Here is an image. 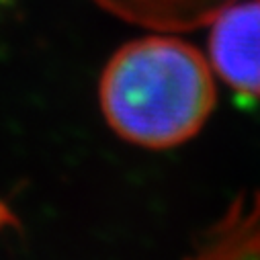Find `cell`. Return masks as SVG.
Masks as SVG:
<instances>
[{
    "label": "cell",
    "mask_w": 260,
    "mask_h": 260,
    "mask_svg": "<svg viewBox=\"0 0 260 260\" xmlns=\"http://www.w3.org/2000/svg\"><path fill=\"white\" fill-rule=\"evenodd\" d=\"M101 107L113 132L127 142L154 150L182 144L215 107L211 66L178 37H140L109 59Z\"/></svg>",
    "instance_id": "cell-1"
},
{
    "label": "cell",
    "mask_w": 260,
    "mask_h": 260,
    "mask_svg": "<svg viewBox=\"0 0 260 260\" xmlns=\"http://www.w3.org/2000/svg\"><path fill=\"white\" fill-rule=\"evenodd\" d=\"M209 25L211 68L236 92L260 99V0H234Z\"/></svg>",
    "instance_id": "cell-2"
},
{
    "label": "cell",
    "mask_w": 260,
    "mask_h": 260,
    "mask_svg": "<svg viewBox=\"0 0 260 260\" xmlns=\"http://www.w3.org/2000/svg\"><path fill=\"white\" fill-rule=\"evenodd\" d=\"M117 19L156 31H192L209 25L234 0H94Z\"/></svg>",
    "instance_id": "cell-3"
},
{
    "label": "cell",
    "mask_w": 260,
    "mask_h": 260,
    "mask_svg": "<svg viewBox=\"0 0 260 260\" xmlns=\"http://www.w3.org/2000/svg\"><path fill=\"white\" fill-rule=\"evenodd\" d=\"M190 260H260V194L242 197Z\"/></svg>",
    "instance_id": "cell-4"
},
{
    "label": "cell",
    "mask_w": 260,
    "mask_h": 260,
    "mask_svg": "<svg viewBox=\"0 0 260 260\" xmlns=\"http://www.w3.org/2000/svg\"><path fill=\"white\" fill-rule=\"evenodd\" d=\"M7 225H17V219L11 213V209L0 201V228H7Z\"/></svg>",
    "instance_id": "cell-5"
}]
</instances>
